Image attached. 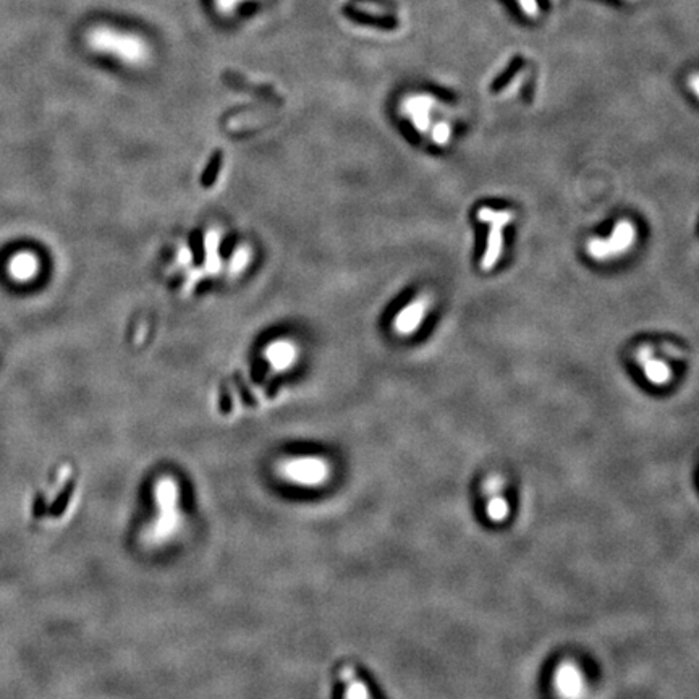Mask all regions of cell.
<instances>
[{"label": "cell", "mask_w": 699, "mask_h": 699, "mask_svg": "<svg viewBox=\"0 0 699 699\" xmlns=\"http://www.w3.org/2000/svg\"><path fill=\"white\" fill-rule=\"evenodd\" d=\"M434 108H441V106L437 99L429 94H410L401 102V112L423 135L429 133V128H431V112Z\"/></svg>", "instance_id": "cell-6"}, {"label": "cell", "mask_w": 699, "mask_h": 699, "mask_svg": "<svg viewBox=\"0 0 699 699\" xmlns=\"http://www.w3.org/2000/svg\"><path fill=\"white\" fill-rule=\"evenodd\" d=\"M660 348H662V350H660V352H662L664 355L670 356V358H677V360H682V358H684V353L680 352L678 348L672 347V345H662V347H660Z\"/></svg>", "instance_id": "cell-18"}, {"label": "cell", "mask_w": 699, "mask_h": 699, "mask_svg": "<svg viewBox=\"0 0 699 699\" xmlns=\"http://www.w3.org/2000/svg\"><path fill=\"white\" fill-rule=\"evenodd\" d=\"M688 84H689V89H691L694 96H696L699 99V73L698 72L689 75Z\"/></svg>", "instance_id": "cell-19"}, {"label": "cell", "mask_w": 699, "mask_h": 699, "mask_svg": "<svg viewBox=\"0 0 699 699\" xmlns=\"http://www.w3.org/2000/svg\"><path fill=\"white\" fill-rule=\"evenodd\" d=\"M429 135H431L432 141L437 146H446L448 141H450L452 126L446 120L436 122V124L431 125V128H429Z\"/></svg>", "instance_id": "cell-13"}, {"label": "cell", "mask_w": 699, "mask_h": 699, "mask_svg": "<svg viewBox=\"0 0 699 699\" xmlns=\"http://www.w3.org/2000/svg\"><path fill=\"white\" fill-rule=\"evenodd\" d=\"M521 83H523V78H521V77L515 78V79H513V83L510 84V86H508L507 89H505V91H507V93H505V96H512L513 93H517V91H518V88L521 86Z\"/></svg>", "instance_id": "cell-20"}, {"label": "cell", "mask_w": 699, "mask_h": 699, "mask_svg": "<svg viewBox=\"0 0 699 699\" xmlns=\"http://www.w3.org/2000/svg\"><path fill=\"white\" fill-rule=\"evenodd\" d=\"M277 471L287 483L303 488H318L329 481L330 465L319 457H294L283 460Z\"/></svg>", "instance_id": "cell-3"}, {"label": "cell", "mask_w": 699, "mask_h": 699, "mask_svg": "<svg viewBox=\"0 0 699 699\" xmlns=\"http://www.w3.org/2000/svg\"><path fill=\"white\" fill-rule=\"evenodd\" d=\"M154 502L157 504V517L146 531V541L151 546H164L183 530L185 517L180 510V484L173 476H160L154 483Z\"/></svg>", "instance_id": "cell-2"}, {"label": "cell", "mask_w": 699, "mask_h": 699, "mask_svg": "<svg viewBox=\"0 0 699 699\" xmlns=\"http://www.w3.org/2000/svg\"><path fill=\"white\" fill-rule=\"evenodd\" d=\"M628 2H636V0H628Z\"/></svg>", "instance_id": "cell-21"}, {"label": "cell", "mask_w": 699, "mask_h": 699, "mask_svg": "<svg viewBox=\"0 0 699 699\" xmlns=\"http://www.w3.org/2000/svg\"><path fill=\"white\" fill-rule=\"evenodd\" d=\"M337 678L342 683V699H372L370 684L360 677L353 664H342L337 670Z\"/></svg>", "instance_id": "cell-8"}, {"label": "cell", "mask_w": 699, "mask_h": 699, "mask_svg": "<svg viewBox=\"0 0 699 699\" xmlns=\"http://www.w3.org/2000/svg\"><path fill=\"white\" fill-rule=\"evenodd\" d=\"M654 353H655L654 347H651V345H641V347L636 350V355H635L638 365L641 366L643 363L651 360V358H654Z\"/></svg>", "instance_id": "cell-16"}, {"label": "cell", "mask_w": 699, "mask_h": 699, "mask_svg": "<svg viewBox=\"0 0 699 699\" xmlns=\"http://www.w3.org/2000/svg\"><path fill=\"white\" fill-rule=\"evenodd\" d=\"M636 227L633 222L620 219L613 225V230L609 238H589L586 243V251L594 261L606 262L612 259L625 256V254L636 243Z\"/></svg>", "instance_id": "cell-4"}, {"label": "cell", "mask_w": 699, "mask_h": 699, "mask_svg": "<svg viewBox=\"0 0 699 699\" xmlns=\"http://www.w3.org/2000/svg\"><path fill=\"white\" fill-rule=\"evenodd\" d=\"M428 308H429V300L426 298V296H421V298H418L416 301H413V303H410L408 306H406V308L401 309L395 318L396 332L408 335V334H413L414 330H418L419 325H421V320L424 318V314H426Z\"/></svg>", "instance_id": "cell-9"}, {"label": "cell", "mask_w": 699, "mask_h": 699, "mask_svg": "<svg viewBox=\"0 0 699 699\" xmlns=\"http://www.w3.org/2000/svg\"><path fill=\"white\" fill-rule=\"evenodd\" d=\"M554 687L560 698L580 699L584 694V677L581 670L571 662H564L555 670Z\"/></svg>", "instance_id": "cell-7"}, {"label": "cell", "mask_w": 699, "mask_h": 699, "mask_svg": "<svg viewBox=\"0 0 699 699\" xmlns=\"http://www.w3.org/2000/svg\"><path fill=\"white\" fill-rule=\"evenodd\" d=\"M486 513L490 521L494 523H504L505 519L508 518L510 515V505L508 500L500 495V492L488 495V505H486Z\"/></svg>", "instance_id": "cell-11"}, {"label": "cell", "mask_w": 699, "mask_h": 699, "mask_svg": "<svg viewBox=\"0 0 699 699\" xmlns=\"http://www.w3.org/2000/svg\"><path fill=\"white\" fill-rule=\"evenodd\" d=\"M267 356L277 367H285L287 365H290L291 360H294L295 352L288 343H276L269 348Z\"/></svg>", "instance_id": "cell-12"}, {"label": "cell", "mask_w": 699, "mask_h": 699, "mask_svg": "<svg viewBox=\"0 0 699 699\" xmlns=\"http://www.w3.org/2000/svg\"><path fill=\"white\" fill-rule=\"evenodd\" d=\"M502 488H504V481L500 479L499 476H492V478H489L488 481H486L484 492H486V495H492V494L500 492Z\"/></svg>", "instance_id": "cell-17"}, {"label": "cell", "mask_w": 699, "mask_h": 699, "mask_svg": "<svg viewBox=\"0 0 699 699\" xmlns=\"http://www.w3.org/2000/svg\"><path fill=\"white\" fill-rule=\"evenodd\" d=\"M641 367H643L646 379H648L651 384L665 385L672 381V376H673L672 370H670V366L667 365V363H665L664 360H660V358H655V356L651 358V360L643 363Z\"/></svg>", "instance_id": "cell-10"}, {"label": "cell", "mask_w": 699, "mask_h": 699, "mask_svg": "<svg viewBox=\"0 0 699 699\" xmlns=\"http://www.w3.org/2000/svg\"><path fill=\"white\" fill-rule=\"evenodd\" d=\"M86 44L96 54H102L119 60L128 67H141L151 60L153 50L143 36L133 31L101 25L93 28L86 35Z\"/></svg>", "instance_id": "cell-1"}, {"label": "cell", "mask_w": 699, "mask_h": 699, "mask_svg": "<svg viewBox=\"0 0 699 699\" xmlns=\"http://www.w3.org/2000/svg\"><path fill=\"white\" fill-rule=\"evenodd\" d=\"M478 219L483 224L489 225V235H488V245H486V251L483 254V259H481V269L483 271H492V269L497 266L500 254H502V247H504V235L502 230L508 224H512L515 219L513 211H495L490 209V207H481L478 211Z\"/></svg>", "instance_id": "cell-5"}, {"label": "cell", "mask_w": 699, "mask_h": 699, "mask_svg": "<svg viewBox=\"0 0 699 699\" xmlns=\"http://www.w3.org/2000/svg\"><path fill=\"white\" fill-rule=\"evenodd\" d=\"M517 2L528 18L535 20V18L539 17V6H537L536 0H517Z\"/></svg>", "instance_id": "cell-15"}, {"label": "cell", "mask_w": 699, "mask_h": 699, "mask_svg": "<svg viewBox=\"0 0 699 699\" xmlns=\"http://www.w3.org/2000/svg\"><path fill=\"white\" fill-rule=\"evenodd\" d=\"M247 2H251V0H212V6H214L216 12L219 15L227 17L231 15L240 6H243Z\"/></svg>", "instance_id": "cell-14"}]
</instances>
